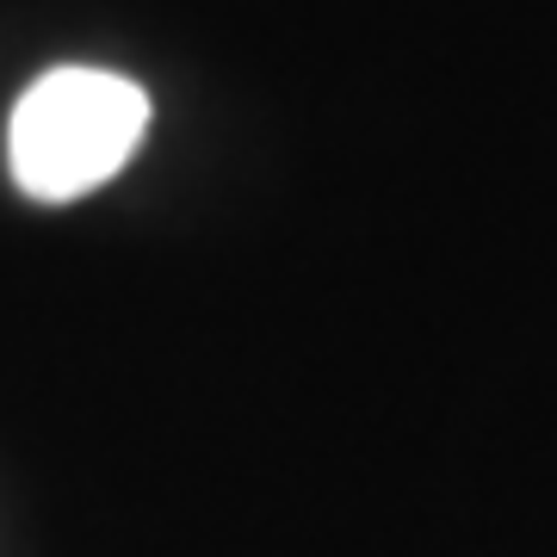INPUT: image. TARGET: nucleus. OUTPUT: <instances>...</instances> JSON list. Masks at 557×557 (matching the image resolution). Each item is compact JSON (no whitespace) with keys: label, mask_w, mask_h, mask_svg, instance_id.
Segmentation results:
<instances>
[{"label":"nucleus","mask_w":557,"mask_h":557,"mask_svg":"<svg viewBox=\"0 0 557 557\" xmlns=\"http://www.w3.org/2000/svg\"><path fill=\"white\" fill-rule=\"evenodd\" d=\"M149 131V100L112 69H50L20 94L7 119V168L20 193L69 205L94 193L137 156Z\"/></svg>","instance_id":"obj_1"}]
</instances>
